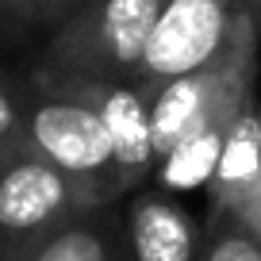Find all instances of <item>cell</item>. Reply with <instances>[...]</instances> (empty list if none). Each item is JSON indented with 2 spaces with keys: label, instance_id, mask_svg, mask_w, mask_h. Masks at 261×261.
Wrapping results in <instances>:
<instances>
[{
  "label": "cell",
  "instance_id": "1",
  "mask_svg": "<svg viewBox=\"0 0 261 261\" xmlns=\"http://www.w3.org/2000/svg\"><path fill=\"white\" fill-rule=\"evenodd\" d=\"M19 108L27 146L69 177L85 207L112 204L115 196H123L104 115L85 92L69 85L62 69L50 65L31 69L19 85Z\"/></svg>",
  "mask_w": 261,
  "mask_h": 261
},
{
  "label": "cell",
  "instance_id": "2",
  "mask_svg": "<svg viewBox=\"0 0 261 261\" xmlns=\"http://www.w3.org/2000/svg\"><path fill=\"white\" fill-rule=\"evenodd\" d=\"M165 0H85L50 35L42 65L81 77H135Z\"/></svg>",
  "mask_w": 261,
  "mask_h": 261
},
{
  "label": "cell",
  "instance_id": "3",
  "mask_svg": "<svg viewBox=\"0 0 261 261\" xmlns=\"http://www.w3.org/2000/svg\"><path fill=\"white\" fill-rule=\"evenodd\" d=\"M242 19L238 0H165L135 77L154 92L185 73L227 62Z\"/></svg>",
  "mask_w": 261,
  "mask_h": 261
},
{
  "label": "cell",
  "instance_id": "4",
  "mask_svg": "<svg viewBox=\"0 0 261 261\" xmlns=\"http://www.w3.org/2000/svg\"><path fill=\"white\" fill-rule=\"evenodd\" d=\"M81 196L62 169L31 146L0 162V261H27L65 219L81 212Z\"/></svg>",
  "mask_w": 261,
  "mask_h": 261
},
{
  "label": "cell",
  "instance_id": "5",
  "mask_svg": "<svg viewBox=\"0 0 261 261\" xmlns=\"http://www.w3.org/2000/svg\"><path fill=\"white\" fill-rule=\"evenodd\" d=\"M65 77L104 115V127L115 150V169H119V192H135L142 180L154 177V127H150L154 92L139 77Z\"/></svg>",
  "mask_w": 261,
  "mask_h": 261
},
{
  "label": "cell",
  "instance_id": "6",
  "mask_svg": "<svg viewBox=\"0 0 261 261\" xmlns=\"http://www.w3.org/2000/svg\"><path fill=\"white\" fill-rule=\"evenodd\" d=\"M261 192V100L253 96L242 108L230 139L207 180V219H230L242 227Z\"/></svg>",
  "mask_w": 261,
  "mask_h": 261
},
{
  "label": "cell",
  "instance_id": "7",
  "mask_svg": "<svg viewBox=\"0 0 261 261\" xmlns=\"http://www.w3.org/2000/svg\"><path fill=\"white\" fill-rule=\"evenodd\" d=\"M135 261H204V230L165 192H135L123 212Z\"/></svg>",
  "mask_w": 261,
  "mask_h": 261
},
{
  "label": "cell",
  "instance_id": "8",
  "mask_svg": "<svg viewBox=\"0 0 261 261\" xmlns=\"http://www.w3.org/2000/svg\"><path fill=\"white\" fill-rule=\"evenodd\" d=\"M27 261H135L127 219L112 215V204L81 207L46 242L35 246Z\"/></svg>",
  "mask_w": 261,
  "mask_h": 261
},
{
  "label": "cell",
  "instance_id": "9",
  "mask_svg": "<svg viewBox=\"0 0 261 261\" xmlns=\"http://www.w3.org/2000/svg\"><path fill=\"white\" fill-rule=\"evenodd\" d=\"M204 261H261V246L246 227L230 219H207L204 227Z\"/></svg>",
  "mask_w": 261,
  "mask_h": 261
},
{
  "label": "cell",
  "instance_id": "10",
  "mask_svg": "<svg viewBox=\"0 0 261 261\" xmlns=\"http://www.w3.org/2000/svg\"><path fill=\"white\" fill-rule=\"evenodd\" d=\"M27 150V130H23V108H19V89H12L0 77V162L12 154Z\"/></svg>",
  "mask_w": 261,
  "mask_h": 261
},
{
  "label": "cell",
  "instance_id": "11",
  "mask_svg": "<svg viewBox=\"0 0 261 261\" xmlns=\"http://www.w3.org/2000/svg\"><path fill=\"white\" fill-rule=\"evenodd\" d=\"M85 0H31V12H35V27H62L65 19L81 8Z\"/></svg>",
  "mask_w": 261,
  "mask_h": 261
},
{
  "label": "cell",
  "instance_id": "12",
  "mask_svg": "<svg viewBox=\"0 0 261 261\" xmlns=\"http://www.w3.org/2000/svg\"><path fill=\"white\" fill-rule=\"evenodd\" d=\"M0 19H8L12 27H35L31 0H0Z\"/></svg>",
  "mask_w": 261,
  "mask_h": 261
},
{
  "label": "cell",
  "instance_id": "13",
  "mask_svg": "<svg viewBox=\"0 0 261 261\" xmlns=\"http://www.w3.org/2000/svg\"><path fill=\"white\" fill-rule=\"evenodd\" d=\"M242 227L250 230L253 238H257V246H261V192H257V200H253V207H250V215L242 219Z\"/></svg>",
  "mask_w": 261,
  "mask_h": 261
},
{
  "label": "cell",
  "instance_id": "14",
  "mask_svg": "<svg viewBox=\"0 0 261 261\" xmlns=\"http://www.w3.org/2000/svg\"><path fill=\"white\" fill-rule=\"evenodd\" d=\"M238 8H242V16L250 19V23L261 27V0H238Z\"/></svg>",
  "mask_w": 261,
  "mask_h": 261
}]
</instances>
